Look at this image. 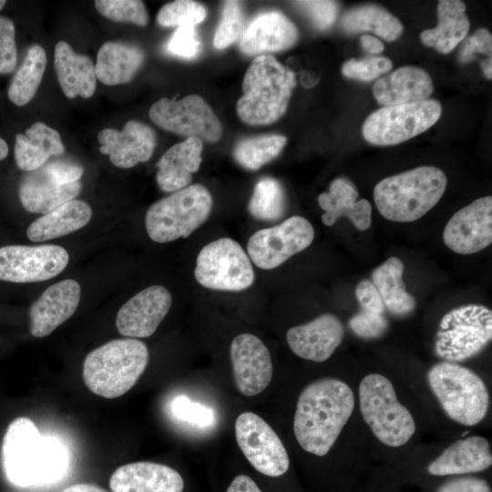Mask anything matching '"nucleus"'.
Masks as SVG:
<instances>
[{
  "instance_id": "obj_1",
  "label": "nucleus",
  "mask_w": 492,
  "mask_h": 492,
  "mask_svg": "<svg viewBox=\"0 0 492 492\" xmlns=\"http://www.w3.org/2000/svg\"><path fill=\"white\" fill-rule=\"evenodd\" d=\"M2 464L13 485L45 486L66 475L69 453L60 440L42 435L30 418L21 416L9 424L4 436Z\"/></svg>"
},
{
  "instance_id": "obj_2",
  "label": "nucleus",
  "mask_w": 492,
  "mask_h": 492,
  "mask_svg": "<svg viewBox=\"0 0 492 492\" xmlns=\"http://www.w3.org/2000/svg\"><path fill=\"white\" fill-rule=\"evenodd\" d=\"M350 386L336 378H322L308 384L298 397L293 418L295 438L301 447L318 456L333 447L354 409Z\"/></svg>"
},
{
  "instance_id": "obj_3",
  "label": "nucleus",
  "mask_w": 492,
  "mask_h": 492,
  "mask_svg": "<svg viewBox=\"0 0 492 492\" xmlns=\"http://www.w3.org/2000/svg\"><path fill=\"white\" fill-rule=\"evenodd\" d=\"M296 86L295 74L273 56H257L248 67L242 95L236 103L240 119L250 126L269 125L287 111Z\"/></svg>"
},
{
  "instance_id": "obj_4",
  "label": "nucleus",
  "mask_w": 492,
  "mask_h": 492,
  "mask_svg": "<svg viewBox=\"0 0 492 492\" xmlns=\"http://www.w3.org/2000/svg\"><path fill=\"white\" fill-rule=\"evenodd\" d=\"M446 187V177L438 168L422 166L384 178L374 190L378 211L395 222H412L436 205Z\"/></svg>"
},
{
  "instance_id": "obj_5",
  "label": "nucleus",
  "mask_w": 492,
  "mask_h": 492,
  "mask_svg": "<svg viewBox=\"0 0 492 492\" xmlns=\"http://www.w3.org/2000/svg\"><path fill=\"white\" fill-rule=\"evenodd\" d=\"M147 345L135 338L111 340L90 352L83 364V379L97 395L113 399L129 391L149 363Z\"/></svg>"
},
{
  "instance_id": "obj_6",
  "label": "nucleus",
  "mask_w": 492,
  "mask_h": 492,
  "mask_svg": "<svg viewBox=\"0 0 492 492\" xmlns=\"http://www.w3.org/2000/svg\"><path fill=\"white\" fill-rule=\"evenodd\" d=\"M427 382L445 413L455 422L473 426L487 415L489 394L482 378L472 370L445 361L429 369Z\"/></svg>"
},
{
  "instance_id": "obj_7",
  "label": "nucleus",
  "mask_w": 492,
  "mask_h": 492,
  "mask_svg": "<svg viewBox=\"0 0 492 492\" xmlns=\"http://www.w3.org/2000/svg\"><path fill=\"white\" fill-rule=\"evenodd\" d=\"M362 416L383 444L398 447L407 443L415 432L409 410L397 399L391 381L380 374H369L359 384Z\"/></svg>"
},
{
  "instance_id": "obj_8",
  "label": "nucleus",
  "mask_w": 492,
  "mask_h": 492,
  "mask_svg": "<svg viewBox=\"0 0 492 492\" xmlns=\"http://www.w3.org/2000/svg\"><path fill=\"white\" fill-rule=\"evenodd\" d=\"M212 204L210 192L201 184L177 190L149 208L145 217L148 235L159 243L187 238L208 220Z\"/></svg>"
},
{
  "instance_id": "obj_9",
  "label": "nucleus",
  "mask_w": 492,
  "mask_h": 492,
  "mask_svg": "<svg viewBox=\"0 0 492 492\" xmlns=\"http://www.w3.org/2000/svg\"><path fill=\"white\" fill-rule=\"evenodd\" d=\"M491 339V310L481 304L462 305L442 317L435 352L446 362H461L479 354Z\"/></svg>"
},
{
  "instance_id": "obj_10",
  "label": "nucleus",
  "mask_w": 492,
  "mask_h": 492,
  "mask_svg": "<svg viewBox=\"0 0 492 492\" xmlns=\"http://www.w3.org/2000/svg\"><path fill=\"white\" fill-rule=\"evenodd\" d=\"M436 100H423L379 108L364 122V138L374 145L389 146L405 142L427 130L441 116Z\"/></svg>"
},
{
  "instance_id": "obj_11",
  "label": "nucleus",
  "mask_w": 492,
  "mask_h": 492,
  "mask_svg": "<svg viewBox=\"0 0 492 492\" xmlns=\"http://www.w3.org/2000/svg\"><path fill=\"white\" fill-rule=\"evenodd\" d=\"M194 276L205 288L228 292L246 290L255 278L248 254L230 238L213 241L200 250Z\"/></svg>"
},
{
  "instance_id": "obj_12",
  "label": "nucleus",
  "mask_w": 492,
  "mask_h": 492,
  "mask_svg": "<svg viewBox=\"0 0 492 492\" xmlns=\"http://www.w3.org/2000/svg\"><path fill=\"white\" fill-rule=\"evenodd\" d=\"M149 116L164 130L202 141L217 142L223 132L222 124L210 106L198 95L179 100L162 97L150 107Z\"/></svg>"
},
{
  "instance_id": "obj_13",
  "label": "nucleus",
  "mask_w": 492,
  "mask_h": 492,
  "mask_svg": "<svg viewBox=\"0 0 492 492\" xmlns=\"http://www.w3.org/2000/svg\"><path fill=\"white\" fill-rule=\"evenodd\" d=\"M313 238L312 223L303 217L292 216L253 233L248 241L247 252L257 267L272 270L309 247Z\"/></svg>"
},
{
  "instance_id": "obj_14",
  "label": "nucleus",
  "mask_w": 492,
  "mask_h": 492,
  "mask_svg": "<svg viewBox=\"0 0 492 492\" xmlns=\"http://www.w3.org/2000/svg\"><path fill=\"white\" fill-rule=\"evenodd\" d=\"M239 447L250 464L268 477L285 474L290 466L288 453L274 430L252 412L241 414L235 422Z\"/></svg>"
},
{
  "instance_id": "obj_15",
  "label": "nucleus",
  "mask_w": 492,
  "mask_h": 492,
  "mask_svg": "<svg viewBox=\"0 0 492 492\" xmlns=\"http://www.w3.org/2000/svg\"><path fill=\"white\" fill-rule=\"evenodd\" d=\"M68 253L61 246L7 245L0 248V280L36 282L49 280L65 270Z\"/></svg>"
},
{
  "instance_id": "obj_16",
  "label": "nucleus",
  "mask_w": 492,
  "mask_h": 492,
  "mask_svg": "<svg viewBox=\"0 0 492 492\" xmlns=\"http://www.w3.org/2000/svg\"><path fill=\"white\" fill-rule=\"evenodd\" d=\"M443 241L459 254H473L490 245L492 197L479 198L456 211L445 226Z\"/></svg>"
},
{
  "instance_id": "obj_17",
  "label": "nucleus",
  "mask_w": 492,
  "mask_h": 492,
  "mask_svg": "<svg viewBox=\"0 0 492 492\" xmlns=\"http://www.w3.org/2000/svg\"><path fill=\"white\" fill-rule=\"evenodd\" d=\"M230 355L237 389L246 396L265 390L271 383L273 367L270 352L254 334L241 333L231 342Z\"/></svg>"
},
{
  "instance_id": "obj_18",
  "label": "nucleus",
  "mask_w": 492,
  "mask_h": 492,
  "mask_svg": "<svg viewBox=\"0 0 492 492\" xmlns=\"http://www.w3.org/2000/svg\"><path fill=\"white\" fill-rule=\"evenodd\" d=\"M172 297L161 285L149 286L131 297L116 317L118 333L129 338L152 335L169 313Z\"/></svg>"
},
{
  "instance_id": "obj_19",
  "label": "nucleus",
  "mask_w": 492,
  "mask_h": 492,
  "mask_svg": "<svg viewBox=\"0 0 492 492\" xmlns=\"http://www.w3.org/2000/svg\"><path fill=\"white\" fill-rule=\"evenodd\" d=\"M99 150L108 155L111 163L121 169H129L148 161L155 149L157 137L147 124L129 120L122 130L104 128L97 134Z\"/></svg>"
},
{
  "instance_id": "obj_20",
  "label": "nucleus",
  "mask_w": 492,
  "mask_h": 492,
  "mask_svg": "<svg viewBox=\"0 0 492 492\" xmlns=\"http://www.w3.org/2000/svg\"><path fill=\"white\" fill-rule=\"evenodd\" d=\"M81 288L73 279L60 281L48 287L29 309L30 332L45 337L69 319L80 302Z\"/></svg>"
},
{
  "instance_id": "obj_21",
  "label": "nucleus",
  "mask_w": 492,
  "mask_h": 492,
  "mask_svg": "<svg viewBox=\"0 0 492 492\" xmlns=\"http://www.w3.org/2000/svg\"><path fill=\"white\" fill-rule=\"evenodd\" d=\"M343 333L342 322L332 313H323L311 322L290 328L286 340L297 356L324 362L340 345Z\"/></svg>"
},
{
  "instance_id": "obj_22",
  "label": "nucleus",
  "mask_w": 492,
  "mask_h": 492,
  "mask_svg": "<svg viewBox=\"0 0 492 492\" xmlns=\"http://www.w3.org/2000/svg\"><path fill=\"white\" fill-rule=\"evenodd\" d=\"M112 492H182L180 474L162 464L140 461L118 467L110 477Z\"/></svg>"
},
{
  "instance_id": "obj_23",
  "label": "nucleus",
  "mask_w": 492,
  "mask_h": 492,
  "mask_svg": "<svg viewBox=\"0 0 492 492\" xmlns=\"http://www.w3.org/2000/svg\"><path fill=\"white\" fill-rule=\"evenodd\" d=\"M298 39L294 24L282 13L272 11L255 17L242 33L240 49L242 53L264 55L291 48Z\"/></svg>"
},
{
  "instance_id": "obj_24",
  "label": "nucleus",
  "mask_w": 492,
  "mask_h": 492,
  "mask_svg": "<svg viewBox=\"0 0 492 492\" xmlns=\"http://www.w3.org/2000/svg\"><path fill=\"white\" fill-rule=\"evenodd\" d=\"M79 181L65 184L43 167L26 172L21 179L18 196L24 209L32 213L46 214L73 200L81 191Z\"/></svg>"
},
{
  "instance_id": "obj_25",
  "label": "nucleus",
  "mask_w": 492,
  "mask_h": 492,
  "mask_svg": "<svg viewBox=\"0 0 492 492\" xmlns=\"http://www.w3.org/2000/svg\"><path fill=\"white\" fill-rule=\"evenodd\" d=\"M491 464L488 441L471 436L447 446L427 466V471L433 476L461 475L486 470Z\"/></svg>"
},
{
  "instance_id": "obj_26",
  "label": "nucleus",
  "mask_w": 492,
  "mask_h": 492,
  "mask_svg": "<svg viewBox=\"0 0 492 492\" xmlns=\"http://www.w3.org/2000/svg\"><path fill=\"white\" fill-rule=\"evenodd\" d=\"M203 142L198 138H187L170 147L157 163L156 180L166 192H175L190 183L192 174L201 164Z\"/></svg>"
},
{
  "instance_id": "obj_27",
  "label": "nucleus",
  "mask_w": 492,
  "mask_h": 492,
  "mask_svg": "<svg viewBox=\"0 0 492 492\" xmlns=\"http://www.w3.org/2000/svg\"><path fill=\"white\" fill-rule=\"evenodd\" d=\"M433 89L427 72L419 67H404L378 79L372 90L376 101L388 107L426 100Z\"/></svg>"
},
{
  "instance_id": "obj_28",
  "label": "nucleus",
  "mask_w": 492,
  "mask_h": 492,
  "mask_svg": "<svg viewBox=\"0 0 492 492\" xmlns=\"http://www.w3.org/2000/svg\"><path fill=\"white\" fill-rule=\"evenodd\" d=\"M358 191L345 178L333 179L328 192L318 197V204L325 211L322 216L324 225L332 226L340 218L347 217L360 231L371 225L372 206L367 200L356 201Z\"/></svg>"
},
{
  "instance_id": "obj_29",
  "label": "nucleus",
  "mask_w": 492,
  "mask_h": 492,
  "mask_svg": "<svg viewBox=\"0 0 492 492\" xmlns=\"http://www.w3.org/2000/svg\"><path fill=\"white\" fill-rule=\"evenodd\" d=\"M54 66L57 80L68 98L91 97L96 90L97 77L92 59L77 54L66 41H58L54 49Z\"/></svg>"
},
{
  "instance_id": "obj_30",
  "label": "nucleus",
  "mask_w": 492,
  "mask_h": 492,
  "mask_svg": "<svg viewBox=\"0 0 492 492\" xmlns=\"http://www.w3.org/2000/svg\"><path fill=\"white\" fill-rule=\"evenodd\" d=\"M144 52L134 45L107 41L98 49L96 77L107 86L131 81L144 63Z\"/></svg>"
},
{
  "instance_id": "obj_31",
  "label": "nucleus",
  "mask_w": 492,
  "mask_h": 492,
  "mask_svg": "<svg viewBox=\"0 0 492 492\" xmlns=\"http://www.w3.org/2000/svg\"><path fill=\"white\" fill-rule=\"evenodd\" d=\"M64 152L60 134L44 122H35L24 134L15 136V159L24 171L36 170Z\"/></svg>"
},
{
  "instance_id": "obj_32",
  "label": "nucleus",
  "mask_w": 492,
  "mask_h": 492,
  "mask_svg": "<svg viewBox=\"0 0 492 492\" xmlns=\"http://www.w3.org/2000/svg\"><path fill=\"white\" fill-rule=\"evenodd\" d=\"M91 218V207L83 200H73L33 221L26 236L35 242L56 239L83 228Z\"/></svg>"
},
{
  "instance_id": "obj_33",
  "label": "nucleus",
  "mask_w": 492,
  "mask_h": 492,
  "mask_svg": "<svg viewBox=\"0 0 492 492\" xmlns=\"http://www.w3.org/2000/svg\"><path fill=\"white\" fill-rule=\"evenodd\" d=\"M438 25L425 30L420 37L424 45L447 54L467 35L469 20L466 5L458 0H441L437 5Z\"/></svg>"
},
{
  "instance_id": "obj_34",
  "label": "nucleus",
  "mask_w": 492,
  "mask_h": 492,
  "mask_svg": "<svg viewBox=\"0 0 492 492\" xmlns=\"http://www.w3.org/2000/svg\"><path fill=\"white\" fill-rule=\"evenodd\" d=\"M404 264L397 257H390L372 272V282L376 288L384 308L396 316L411 313L415 299L406 291L403 281Z\"/></svg>"
},
{
  "instance_id": "obj_35",
  "label": "nucleus",
  "mask_w": 492,
  "mask_h": 492,
  "mask_svg": "<svg viewBox=\"0 0 492 492\" xmlns=\"http://www.w3.org/2000/svg\"><path fill=\"white\" fill-rule=\"evenodd\" d=\"M343 29L351 34L372 31L386 41L397 39L403 25L387 10L375 5H364L350 9L341 19Z\"/></svg>"
},
{
  "instance_id": "obj_36",
  "label": "nucleus",
  "mask_w": 492,
  "mask_h": 492,
  "mask_svg": "<svg viewBox=\"0 0 492 492\" xmlns=\"http://www.w3.org/2000/svg\"><path fill=\"white\" fill-rule=\"evenodd\" d=\"M46 67V54L40 45L31 46L8 88V98L22 107L35 97Z\"/></svg>"
},
{
  "instance_id": "obj_37",
  "label": "nucleus",
  "mask_w": 492,
  "mask_h": 492,
  "mask_svg": "<svg viewBox=\"0 0 492 492\" xmlns=\"http://www.w3.org/2000/svg\"><path fill=\"white\" fill-rule=\"evenodd\" d=\"M248 211L257 220L276 221L286 210V198L282 184L274 178L260 179L248 203Z\"/></svg>"
},
{
  "instance_id": "obj_38",
  "label": "nucleus",
  "mask_w": 492,
  "mask_h": 492,
  "mask_svg": "<svg viewBox=\"0 0 492 492\" xmlns=\"http://www.w3.org/2000/svg\"><path fill=\"white\" fill-rule=\"evenodd\" d=\"M286 142L287 138L282 135L244 138L234 147L233 157L244 169L257 170L276 158Z\"/></svg>"
},
{
  "instance_id": "obj_39",
  "label": "nucleus",
  "mask_w": 492,
  "mask_h": 492,
  "mask_svg": "<svg viewBox=\"0 0 492 492\" xmlns=\"http://www.w3.org/2000/svg\"><path fill=\"white\" fill-rule=\"evenodd\" d=\"M207 16L205 6L190 0H177L164 5L157 15V23L164 27L197 26Z\"/></svg>"
},
{
  "instance_id": "obj_40",
  "label": "nucleus",
  "mask_w": 492,
  "mask_h": 492,
  "mask_svg": "<svg viewBox=\"0 0 492 492\" xmlns=\"http://www.w3.org/2000/svg\"><path fill=\"white\" fill-rule=\"evenodd\" d=\"M95 7L101 15L115 22H130L138 26L149 23V13L142 1L97 0Z\"/></svg>"
},
{
  "instance_id": "obj_41",
  "label": "nucleus",
  "mask_w": 492,
  "mask_h": 492,
  "mask_svg": "<svg viewBox=\"0 0 492 492\" xmlns=\"http://www.w3.org/2000/svg\"><path fill=\"white\" fill-rule=\"evenodd\" d=\"M243 28V13L237 1H226L221 17L213 36V46L224 49L233 44L241 36Z\"/></svg>"
},
{
  "instance_id": "obj_42",
  "label": "nucleus",
  "mask_w": 492,
  "mask_h": 492,
  "mask_svg": "<svg viewBox=\"0 0 492 492\" xmlns=\"http://www.w3.org/2000/svg\"><path fill=\"white\" fill-rule=\"evenodd\" d=\"M392 67V61L385 56L350 59L342 66V73L348 78L371 81L388 72Z\"/></svg>"
},
{
  "instance_id": "obj_43",
  "label": "nucleus",
  "mask_w": 492,
  "mask_h": 492,
  "mask_svg": "<svg viewBox=\"0 0 492 492\" xmlns=\"http://www.w3.org/2000/svg\"><path fill=\"white\" fill-rule=\"evenodd\" d=\"M168 51L179 57L194 58L201 50V43L194 26L178 27L167 45Z\"/></svg>"
},
{
  "instance_id": "obj_44",
  "label": "nucleus",
  "mask_w": 492,
  "mask_h": 492,
  "mask_svg": "<svg viewBox=\"0 0 492 492\" xmlns=\"http://www.w3.org/2000/svg\"><path fill=\"white\" fill-rule=\"evenodd\" d=\"M348 324L354 334L364 339L380 337L388 328L384 313L362 310L350 318Z\"/></svg>"
},
{
  "instance_id": "obj_45",
  "label": "nucleus",
  "mask_w": 492,
  "mask_h": 492,
  "mask_svg": "<svg viewBox=\"0 0 492 492\" xmlns=\"http://www.w3.org/2000/svg\"><path fill=\"white\" fill-rule=\"evenodd\" d=\"M17 50L13 21L0 16V74L11 73L16 66Z\"/></svg>"
},
{
  "instance_id": "obj_46",
  "label": "nucleus",
  "mask_w": 492,
  "mask_h": 492,
  "mask_svg": "<svg viewBox=\"0 0 492 492\" xmlns=\"http://www.w3.org/2000/svg\"><path fill=\"white\" fill-rule=\"evenodd\" d=\"M172 412L179 420L198 426H208L214 418L210 408L198 403H192L185 395H179L174 399Z\"/></svg>"
},
{
  "instance_id": "obj_47",
  "label": "nucleus",
  "mask_w": 492,
  "mask_h": 492,
  "mask_svg": "<svg viewBox=\"0 0 492 492\" xmlns=\"http://www.w3.org/2000/svg\"><path fill=\"white\" fill-rule=\"evenodd\" d=\"M295 5L312 20L314 26L324 30L335 21L339 5L333 1H298Z\"/></svg>"
},
{
  "instance_id": "obj_48",
  "label": "nucleus",
  "mask_w": 492,
  "mask_h": 492,
  "mask_svg": "<svg viewBox=\"0 0 492 492\" xmlns=\"http://www.w3.org/2000/svg\"><path fill=\"white\" fill-rule=\"evenodd\" d=\"M42 167L65 184L79 181L84 173L80 164L68 159H48Z\"/></svg>"
},
{
  "instance_id": "obj_49",
  "label": "nucleus",
  "mask_w": 492,
  "mask_h": 492,
  "mask_svg": "<svg viewBox=\"0 0 492 492\" xmlns=\"http://www.w3.org/2000/svg\"><path fill=\"white\" fill-rule=\"evenodd\" d=\"M492 50V36L486 28H479L464 43L458 56L461 63H467L476 53L489 54Z\"/></svg>"
},
{
  "instance_id": "obj_50",
  "label": "nucleus",
  "mask_w": 492,
  "mask_h": 492,
  "mask_svg": "<svg viewBox=\"0 0 492 492\" xmlns=\"http://www.w3.org/2000/svg\"><path fill=\"white\" fill-rule=\"evenodd\" d=\"M355 296L362 311L377 313H384L385 308L383 301L376 288L369 280H363L357 284Z\"/></svg>"
},
{
  "instance_id": "obj_51",
  "label": "nucleus",
  "mask_w": 492,
  "mask_h": 492,
  "mask_svg": "<svg viewBox=\"0 0 492 492\" xmlns=\"http://www.w3.org/2000/svg\"><path fill=\"white\" fill-rule=\"evenodd\" d=\"M436 492H491V488L482 478L466 477L446 482Z\"/></svg>"
},
{
  "instance_id": "obj_52",
  "label": "nucleus",
  "mask_w": 492,
  "mask_h": 492,
  "mask_svg": "<svg viewBox=\"0 0 492 492\" xmlns=\"http://www.w3.org/2000/svg\"><path fill=\"white\" fill-rule=\"evenodd\" d=\"M226 492H261L257 484L246 475L237 476Z\"/></svg>"
},
{
  "instance_id": "obj_53",
  "label": "nucleus",
  "mask_w": 492,
  "mask_h": 492,
  "mask_svg": "<svg viewBox=\"0 0 492 492\" xmlns=\"http://www.w3.org/2000/svg\"><path fill=\"white\" fill-rule=\"evenodd\" d=\"M360 41L364 49L371 54H380L384 48V44L379 39L370 35L362 36Z\"/></svg>"
},
{
  "instance_id": "obj_54",
  "label": "nucleus",
  "mask_w": 492,
  "mask_h": 492,
  "mask_svg": "<svg viewBox=\"0 0 492 492\" xmlns=\"http://www.w3.org/2000/svg\"><path fill=\"white\" fill-rule=\"evenodd\" d=\"M61 492H108V491L92 484L77 483V484H74L66 487Z\"/></svg>"
},
{
  "instance_id": "obj_55",
  "label": "nucleus",
  "mask_w": 492,
  "mask_h": 492,
  "mask_svg": "<svg viewBox=\"0 0 492 492\" xmlns=\"http://www.w3.org/2000/svg\"><path fill=\"white\" fill-rule=\"evenodd\" d=\"M491 65H492L491 56L485 62H483L482 65H481L482 69H483V73H484L485 77L487 78H488V79L492 78Z\"/></svg>"
},
{
  "instance_id": "obj_56",
  "label": "nucleus",
  "mask_w": 492,
  "mask_h": 492,
  "mask_svg": "<svg viewBox=\"0 0 492 492\" xmlns=\"http://www.w3.org/2000/svg\"><path fill=\"white\" fill-rule=\"evenodd\" d=\"M8 154V146L6 142L0 138V160L4 159Z\"/></svg>"
},
{
  "instance_id": "obj_57",
  "label": "nucleus",
  "mask_w": 492,
  "mask_h": 492,
  "mask_svg": "<svg viewBox=\"0 0 492 492\" xmlns=\"http://www.w3.org/2000/svg\"><path fill=\"white\" fill-rule=\"evenodd\" d=\"M5 1L0 0V10L5 6Z\"/></svg>"
}]
</instances>
